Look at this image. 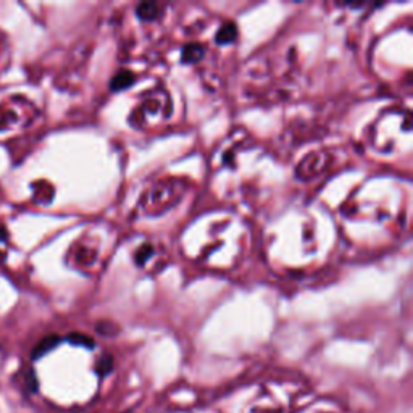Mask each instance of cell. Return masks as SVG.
Returning a JSON list of instances; mask_svg holds the SVG:
<instances>
[{
	"mask_svg": "<svg viewBox=\"0 0 413 413\" xmlns=\"http://www.w3.org/2000/svg\"><path fill=\"white\" fill-rule=\"evenodd\" d=\"M133 82H134V74L131 71H128V70H123V71H120L113 79H111L110 86L113 91H123V89L129 87Z\"/></svg>",
	"mask_w": 413,
	"mask_h": 413,
	"instance_id": "obj_1",
	"label": "cell"
},
{
	"mask_svg": "<svg viewBox=\"0 0 413 413\" xmlns=\"http://www.w3.org/2000/svg\"><path fill=\"white\" fill-rule=\"evenodd\" d=\"M238 36V27L232 23H226L223 27H220V31L217 33V42L221 45L231 44Z\"/></svg>",
	"mask_w": 413,
	"mask_h": 413,
	"instance_id": "obj_2",
	"label": "cell"
},
{
	"mask_svg": "<svg viewBox=\"0 0 413 413\" xmlns=\"http://www.w3.org/2000/svg\"><path fill=\"white\" fill-rule=\"evenodd\" d=\"M136 13H137V16L140 18V20L152 21L158 16V5L154 4V2H144V4L137 5Z\"/></svg>",
	"mask_w": 413,
	"mask_h": 413,
	"instance_id": "obj_3",
	"label": "cell"
},
{
	"mask_svg": "<svg viewBox=\"0 0 413 413\" xmlns=\"http://www.w3.org/2000/svg\"><path fill=\"white\" fill-rule=\"evenodd\" d=\"M203 57V49L199 44H189L184 47L183 50V62L191 63V62H197Z\"/></svg>",
	"mask_w": 413,
	"mask_h": 413,
	"instance_id": "obj_4",
	"label": "cell"
},
{
	"mask_svg": "<svg viewBox=\"0 0 413 413\" xmlns=\"http://www.w3.org/2000/svg\"><path fill=\"white\" fill-rule=\"evenodd\" d=\"M58 337L57 336H49V337H45V339H42L39 342V345L36 347V350H34V357H41L42 353L45 352H49L50 349H53L55 345L58 344Z\"/></svg>",
	"mask_w": 413,
	"mask_h": 413,
	"instance_id": "obj_5",
	"label": "cell"
},
{
	"mask_svg": "<svg viewBox=\"0 0 413 413\" xmlns=\"http://www.w3.org/2000/svg\"><path fill=\"white\" fill-rule=\"evenodd\" d=\"M113 370V357L111 355H103L100 362L97 363V371L99 374H108Z\"/></svg>",
	"mask_w": 413,
	"mask_h": 413,
	"instance_id": "obj_6",
	"label": "cell"
},
{
	"mask_svg": "<svg viewBox=\"0 0 413 413\" xmlns=\"http://www.w3.org/2000/svg\"><path fill=\"white\" fill-rule=\"evenodd\" d=\"M70 341L74 342V344L86 345V347H94V341L91 339V337L84 336V334H71V336H70Z\"/></svg>",
	"mask_w": 413,
	"mask_h": 413,
	"instance_id": "obj_7",
	"label": "cell"
}]
</instances>
